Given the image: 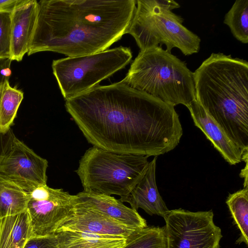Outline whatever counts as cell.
I'll list each match as a JSON object with an SVG mask.
<instances>
[{
    "label": "cell",
    "instance_id": "23",
    "mask_svg": "<svg viewBox=\"0 0 248 248\" xmlns=\"http://www.w3.org/2000/svg\"><path fill=\"white\" fill-rule=\"evenodd\" d=\"M11 13L0 12V61L11 57Z\"/></svg>",
    "mask_w": 248,
    "mask_h": 248
},
{
    "label": "cell",
    "instance_id": "20",
    "mask_svg": "<svg viewBox=\"0 0 248 248\" xmlns=\"http://www.w3.org/2000/svg\"><path fill=\"white\" fill-rule=\"evenodd\" d=\"M232 217L240 232L236 244L248 245V187L230 194L226 201Z\"/></svg>",
    "mask_w": 248,
    "mask_h": 248
},
{
    "label": "cell",
    "instance_id": "22",
    "mask_svg": "<svg viewBox=\"0 0 248 248\" xmlns=\"http://www.w3.org/2000/svg\"><path fill=\"white\" fill-rule=\"evenodd\" d=\"M223 22L235 39L248 43V0H236L225 14Z\"/></svg>",
    "mask_w": 248,
    "mask_h": 248
},
{
    "label": "cell",
    "instance_id": "1",
    "mask_svg": "<svg viewBox=\"0 0 248 248\" xmlns=\"http://www.w3.org/2000/svg\"><path fill=\"white\" fill-rule=\"evenodd\" d=\"M65 107L88 142L108 152L157 156L183 135L174 107L123 80L67 99Z\"/></svg>",
    "mask_w": 248,
    "mask_h": 248
},
{
    "label": "cell",
    "instance_id": "6",
    "mask_svg": "<svg viewBox=\"0 0 248 248\" xmlns=\"http://www.w3.org/2000/svg\"><path fill=\"white\" fill-rule=\"evenodd\" d=\"M148 157L108 152L93 146L81 157L75 171L83 191L118 195L122 202L145 174Z\"/></svg>",
    "mask_w": 248,
    "mask_h": 248
},
{
    "label": "cell",
    "instance_id": "3",
    "mask_svg": "<svg viewBox=\"0 0 248 248\" xmlns=\"http://www.w3.org/2000/svg\"><path fill=\"white\" fill-rule=\"evenodd\" d=\"M196 100L240 148L248 152V62L212 53L193 72Z\"/></svg>",
    "mask_w": 248,
    "mask_h": 248
},
{
    "label": "cell",
    "instance_id": "2",
    "mask_svg": "<svg viewBox=\"0 0 248 248\" xmlns=\"http://www.w3.org/2000/svg\"><path fill=\"white\" fill-rule=\"evenodd\" d=\"M136 0H41L28 56L52 51L68 57L108 49L127 33Z\"/></svg>",
    "mask_w": 248,
    "mask_h": 248
},
{
    "label": "cell",
    "instance_id": "7",
    "mask_svg": "<svg viewBox=\"0 0 248 248\" xmlns=\"http://www.w3.org/2000/svg\"><path fill=\"white\" fill-rule=\"evenodd\" d=\"M129 47L120 46L95 53L53 60V73L65 100L85 93L131 61Z\"/></svg>",
    "mask_w": 248,
    "mask_h": 248
},
{
    "label": "cell",
    "instance_id": "25",
    "mask_svg": "<svg viewBox=\"0 0 248 248\" xmlns=\"http://www.w3.org/2000/svg\"><path fill=\"white\" fill-rule=\"evenodd\" d=\"M24 0H0V12L11 13L15 8Z\"/></svg>",
    "mask_w": 248,
    "mask_h": 248
},
{
    "label": "cell",
    "instance_id": "19",
    "mask_svg": "<svg viewBox=\"0 0 248 248\" xmlns=\"http://www.w3.org/2000/svg\"><path fill=\"white\" fill-rule=\"evenodd\" d=\"M23 98V93L12 87L9 79L0 82V134L9 132Z\"/></svg>",
    "mask_w": 248,
    "mask_h": 248
},
{
    "label": "cell",
    "instance_id": "13",
    "mask_svg": "<svg viewBox=\"0 0 248 248\" xmlns=\"http://www.w3.org/2000/svg\"><path fill=\"white\" fill-rule=\"evenodd\" d=\"M187 108L195 125L204 133L225 160L231 165L241 162L242 153L240 148L206 113L196 99Z\"/></svg>",
    "mask_w": 248,
    "mask_h": 248
},
{
    "label": "cell",
    "instance_id": "24",
    "mask_svg": "<svg viewBox=\"0 0 248 248\" xmlns=\"http://www.w3.org/2000/svg\"><path fill=\"white\" fill-rule=\"evenodd\" d=\"M24 248H58L56 236L54 235L31 236Z\"/></svg>",
    "mask_w": 248,
    "mask_h": 248
},
{
    "label": "cell",
    "instance_id": "11",
    "mask_svg": "<svg viewBox=\"0 0 248 248\" xmlns=\"http://www.w3.org/2000/svg\"><path fill=\"white\" fill-rule=\"evenodd\" d=\"M38 1L24 0L11 13L10 60L21 61L28 53L36 29Z\"/></svg>",
    "mask_w": 248,
    "mask_h": 248
},
{
    "label": "cell",
    "instance_id": "26",
    "mask_svg": "<svg viewBox=\"0 0 248 248\" xmlns=\"http://www.w3.org/2000/svg\"><path fill=\"white\" fill-rule=\"evenodd\" d=\"M11 62L10 59L0 61V82L9 79L11 75L10 68Z\"/></svg>",
    "mask_w": 248,
    "mask_h": 248
},
{
    "label": "cell",
    "instance_id": "4",
    "mask_svg": "<svg viewBox=\"0 0 248 248\" xmlns=\"http://www.w3.org/2000/svg\"><path fill=\"white\" fill-rule=\"evenodd\" d=\"M123 81L173 107L196 99L193 72L161 46L140 51Z\"/></svg>",
    "mask_w": 248,
    "mask_h": 248
},
{
    "label": "cell",
    "instance_id": "21",
    "mask_svg": "<svg viewBox=\"0 0 248 248\" xmlns=\"http://www.w3.org/2000/svg\"><path fill=\"white\" fill-rule=\"evenodd\" d=\"M123 248H167L165 226H147L133 231Z\"/></svg>",
    "mask_w": 248,
    "mask_h": 248
},
{
    "label": "cell",
    "instance_id": "15",
    "mask_svg": "<svg viewBox=\"0 0 248 248\" xmlns=\"http://www.w3.org/2000/svg\"><path fill=\"white\" fill-rule=\"evenodd\" d=\"M157 156L149 162L148 169L142 179L123 201L130 204L136 211L141 208L149 215L165 217L169 211L161 197L156 184L155 168Z\"/></svg>",
    "mask_w": 248,
    "mask_h": 248
},
{
    "label": "cell",
    "instance_id": "14",
    "mask_svg": "<svg viewBox=\"0 0 248 248\" xmlns=\"http://www.w3.org/2000/svg\"><path fill=\"white\" fill-rule=\"evenodd\" d=\"M77 201L81 204L98 211L133 230L147 226L146 221L136 211L125 205L114 197L84 191L76 195Z\"/></svg>",
    "mask_w": 248,
    "mask_h": 248
},
{
    "label": "cell",
    "instance_id": "10",
    "mask_svg": "<svg viewBox=\"0 0 248 248\" xmlns=\"http://www.w3.org/2000/svg\"><path fill=\"white\" fill-rule=\"evenodd\" d=\"M0 150V174L24 189L46 185L48 161L10 134Z\"/></svg>",
    "mask_w": 248,
    "mask_h": 248
},
{
    "label": "cell",
    "instance_id": "17",
    "mask_svg": "<svg viewBox=\"0 0 248 248\" xmlns=\"http://www.w3.org/2000/svg\"><path fill=\"white\" fill-rule=\"evenodd\" d=\"M27 210L0 219V248H24L31 236Z\"/></svg>",
    "mask_w": 248,
    "mask_h": 248
},
{
    "label": "cell",
    "instance_id": "12",
    "mask_svg": "<svg viewBox=\"0 0 248 248\" xmlns=\"http://www.w3.org/2000/svg\"><path fill=\"white\" fill-rule=\"evenodd\" d=\"M61 230L125 237L135 230L98 211L81 204L77 201V198L74 217L63 224L59 230Z\"/></svg>",
    "mask_w": 248,
    "mask_h": 248
},
{
    "label": "cell",
    "instance_id": "8",
    "mask_svg": "<svg viewBox=\"0 0 248 248\" xmlns=\"http://www.w3.org/2000/svg\"><path fill=\"white\" fill-rule=\"evenodd\" d=\"M29 196L27 211L31 236L54 235L74 216L76 195L62 188L38 185L25 189Z\"/></svg>",
    "mask_w": 248,
    "mask_h": 248
},
{
    "label": "cell",
    "instance_id": "5",
    "mask_svg": "<svg viewBox=\"0 0 248 248\" xmlns=\"http://www.w3.org/2000/svg\"><path fill=\"white\" fill-rule=\"evenodd\" d=\"M180 7L172 0H136V8L127 33L140 51L162 44L171 52L178 48L185 56L198 53L201 39L183 25L184 18L171 10Z\"/></svg>",
    "mask_w": 248,
    "mask_h": 248
},
{
    "label": "cell",
    "instance_id": "27",
    "mask_svg": "<svg viewBox=\"0 0 248 248\" xmlns=\"http://www.w3.org/2000/svg\"><path fill=\"white\" fill-rule=\"evenodd\" d=\"M1 145H2V144L1 145V146H0V149H1Z\"/></svg>",
    "mask_w": 248,
    "mask_h": 248
},
{
    "label": "cell",
    "instance_id": "16",
    "mask_svg": "<svg viewBox=\"0 0 248 248\" xmlns=\"http://www.w3.org/2000/svg\"><path fill=\"white\" fill-rule=\"evenodd\" d=\"M58 248H123L126 237L122 236L61 230L55 234Z\"/></svg>",
    "mask_w": 248,
    "mask_h": 248
},
{
    "label": "cell",
    "instance_id": "18",
    "mask_svg": "<svg viewBox=\"0 0 248 248\" xmlns=\"http://www.w3.org/2000/svg\"><path fill=\"white\" fill-rule=\"evenodd\" d=\"M29 199L21 186L0 174V219L27 210Z\"/></svg>",
    "mask_w": 248,
    "mask_h": 248
},
{
    "label": "cell",
    "instance_id": "9",
    "mask_svg": "<svg viewBox=\"0 0 248 248\" xmlns=\"http://www.w3.org/2000/svg\"><path fill=\"white\" fill-rule=\"evenodd\" d=\"M213 218L212 210H169L164 217L167 248H220L221 230Z\"/></svg>",
    "mask_w": 248,
    "mask_h": 248
}]
</instances>
